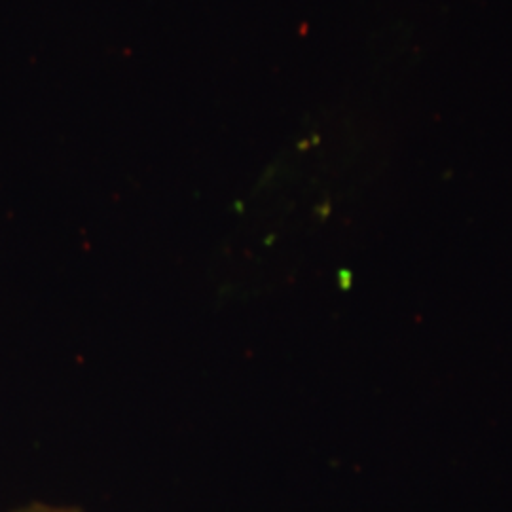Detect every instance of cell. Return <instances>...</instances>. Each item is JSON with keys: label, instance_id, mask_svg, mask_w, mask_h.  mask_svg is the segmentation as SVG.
Listing matches in <instances>:
<instances>
[{"label": "cell", "instance_id": "1", "mask_svg": "<svg viewBox=\"0 0 512 512\" xmlns=\"http://www.w3.org/2000/svg\"><path fill=\"white\" fill-rule=\"evenodd\" d=\"M16 512H80L76 509H65V507H48V505H33V507H27V509H21Z\"/></svg>", "mask_w": 512, "mask_h": 512}]
</instances>
